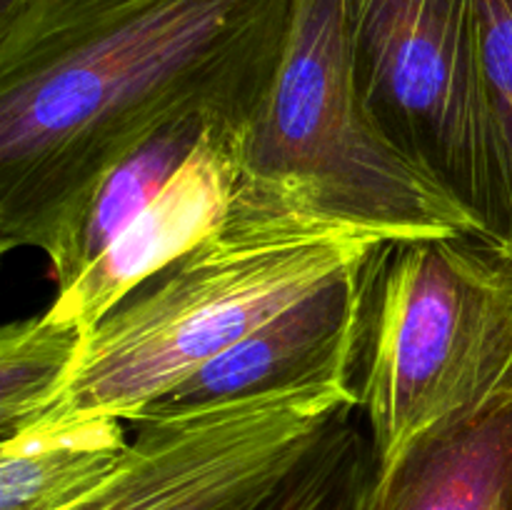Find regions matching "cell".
I'll use <instances>...</instances> for the list:
<instances>
[{
    "instance_id": "6da1fadb",
    "label": "cell",
    "mask_w": 512,
    "mask_h": 510,
    "mask_svg": "<svg viewBox=\"0 0 512 510\" xmlns=\"http://www.w3.org/2000/svg\"><path fill=\"white\" fill-rule=\"evenodd\" d=\"M295 0H0V245L43 250L175 123L245 130Z\"/></svg>"
},
{
    "instance_id": "7a4b0ae2",
    "label": "cell",
    "mask_w": 512,
    "mask_h": 510,
    "mask_svg": "<svg viewBox=\"0 0 512 510\" xmlns=\"http://www.w3.org/2000/svg\"><path fill=\"white\" fill-rule=\"evenodd\" d=\"M385 243L370 230L235 193L228 218L208 238L130 290L85 333L58 398L38 420L85 413L133 420Z\"/></svg>"
},
{
    "instance_id": "3957f363",
    "label": "cell",
    "mask_w": 512,
    "mask_h": 510,
    "mask_svg": "<svg viewBox=\"0 0 512 510\" xmlns=\"http://www.w3.org/2000/svg\"><path fill=\"white\" fill-rule=\"evenodd\" d=\"M238 195L370 230L388 243L475 238L478 220L370 115L350 0H295L268 93L240 138Z\"/></svg>"
},
{
    "instance_id": "277c9868",
    "label": "cell",
    "mask_w": 512,
    "mask_h": 510,
    "mask_svg": "<svg viewBox=\"0 0 512 510\" xmlns=\"http://www.w3.org/2000/svg\"><path fill=\"white\" fill-rule=\"evenodd\" d=\"M370 480L433 435L512 405V255L475 238L385 243L355 368Z\"/></svg>"
},
{
    "instance_id": "5b68a950",
    "label": "cell",
    "mask_w": 512,
    "mask_h": 510,
    "mask_svg": "<svg viewBox=\"0 0 512 510\" xmlns=\"http://www.w3.org/2000/svg\"><path fill=\"white\" fill-rule=\"evenodd\" d=\"M360 93L383 133L512 255V188L473 0H350Z\"/></svg>"
},
{
    "instance_id": "8992f818",
    "label": "cell",
    "mask_w": 512,
    "mask_h": 510,
    "mask_svg": "<svg viewBox=\"0 0 512 510\" xmlns=\"http://www.w3.org/2000/svg\"><path fill=\"white\" fill-rule=\"evenodd\" d=\"M358 413L330 378L170 415H138L113 473L65 510H270Z\"/></svg>"
},
{
    "instance_id": "52a82bcc",
    "label": "cell",
    "mask_w": 512,
    "mask_h": 510,
    "mask_svg": "<svg viewBox=\"0 0 512 510\" xmlns=\"http://www.w3.org/2000/svg\"><path fill=\"white\" fill-rule=\"evenodd\" d=\"M375 253L255 328L138 415H170L313 380H355Z\"/></svg>"
},
{
    "instance_id": "ba28073f",
    "label": "cell",
    "mask_w": 512,
    "mask_h": 510,
    "mask_svg": "<svg viewBox=\"0 0 512 510\" xmlns=\"http://www.w3.org/2000/svg\"><path fill=\"white\" fill-rule=\"evenodd\" d=\"M245 130L208 128L158 198L43 310L50 320L93 330L125 295L208 238L233 208Z\"/></svg>"
},
{
    "instance_id": "9c48e42d",
    "label": "cell",
    "mask_w": 512,
    "mask_h": 510,
    "mask_svg": "<svg viewBox=\"0 0 512 510\" xmlns=\"http://www.w3.org/2000/svg\"><path fill=\"white\" fill-rule=\"evenodd\" d=\"M355 510H512V405L415 445Z\"/></svg>"
},
{
    "instance_id": "30bf717a",
    "label": "cell",
    "mask_w": 512,
    "mask_h": 510,
    "mask_svg": "<svg viewBox=\"0 0 512 510\" xmlns=\"http://www.w3.org/2000/svg\"><path fill=\"white\" fill-rule=\"evenodd\" d=\"M128 445V420L103 413L18 430L0 445V510H65L113 473Z\"/></svg>"
},
{
    "instance_id": "8fae6325",
    "label": "cell",
    "mask_w": 512,
    "mask_h": 510,
    "mask_svg": "<svg viewBox=\"0 0 512 510\" xmlns=\"http://www.w3.org/2000/svg\"><path fill=\"white\" fill-rule=\"evenodd\" d=\"M208 128L215 125L188 120L160 130L128 158L115 163L85 193L45 248L55 293L73 285L80 273L158 198L160 190L193 155Z\"/></svg>"
},
{
    "instance_id": "7c38bea8",
    "label": "cell",
    "mask_w": 512,
    "mask_h": 510,
    "mask_svg": "<svg viewBox=\"0 0 512 510\" xmlns=\"http://www.w3.org/2000/svg\"><path fill=\"white\" fill-rule=\"evenodd\" d=\"M85 333L45 313L0 330V435L28 428L58 398Z\"/></svg>"
},
{
    "instance_id": "4fadbf2b",
    "label": "cell",
    "mask_w": 512,
    "mask_h": 510,
    "mask_svg": "<svg viewBox=\"0 0 512 510\" xmlns=\"http://www.w3.org/2000/svg\"><path fill=\"white\" fill-rule=\"evenodd\" d=\"M368 480L370 440L353 415L270 510H355Z\"/></svg>"
},
{
    "instance_id": "5bb4252c",
    "label": "cell",
    "mask_w": 512,
    "mask_h": 510,
    "mask_svg": "<svg viewBox=\"0 0 512 510\" xmlns=\"http://www.w3.org/2000/svg\"><path fill=\"white\" fill-rule=\"evenodd\" d=\"M473 8L512 188V0H473Z\"/></svg>"
}]
</instances>
